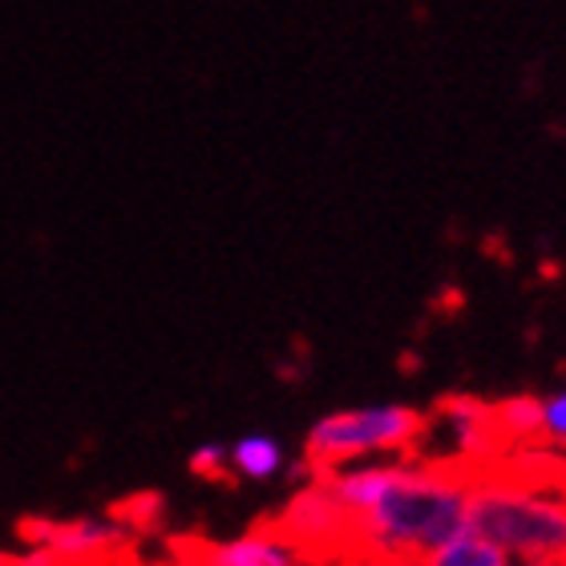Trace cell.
I'll list each match as a JSON object with an SVG mask.
<instances>
[{"label":"cell","instance_id":"1","mask_svg":"<svg viewBox=\"0 0 566 566\" xmlns=\"http://www.w3.org/2000/svg\"><path fill=\"white\" fill-rule=\"evenodd\" d=\"M482 465H470L461 458L449 461H405L401 478L385 490L368 514H356L360 538L368 555H401L424 558L437 546H446L453 534H461L465 522V497H470L473 473Z\"/></svg>","mask_w":566,"mask_h":566},{"label":"cell","instance_id":"2","mask_svg":"<svg viewBox=\"0 0 566 566\" xmlns=\"http://www.w3.org/2000/svg\"><path fill=\"white\" fill-rule=\"evenodd\" d=\"M470 531L522 563H566V494L502 478L482 465L465 497Z\"/></svg>","mask_w":566,"mask_h":566},{"label":"cell","instance_id":"3","mask_svg":"<svg viewBox=\"0 0 566 566\" xmlns=\"http://www.w3.org/2000/svg\"><path fill=\"white\" fill-rule=\"evenodd\" d=\"M433 417L413 405H360V409H336L319 417L304 437V458L292 473L304 482H316L324 473L344 470L360 458H385V453H413L429 437Z\"/></svg>","mask_w":566,"mask_h":566},{"label":"cell","instance_id":"4","mask_svg":"<svg viewBox=\"0 0 566 566\" xmlns=\"http://www.w3.org/2000/svg\"><path fill=\"white\" fill-rule=\"evenodd\" d=\"M17 534H21V543L36 546V551L77 558V563L102 558L126 543V526L114 518H41V514H29L17 522Z\"/></svg>","mask_w":566,"mask_h":566},{"label":"cell","instance_id":"5","mask_svg":"<svg viewBox=\"0 0 566 566\" xmlns=\"http://www.w3.org/2000/svg\"><path fill=\"white\" fill-rule=\"evenodd\" d=\"M433 413L449 424L453 433V446H458V458L470 461V465H485V458H494L502 446V433H497L494 421V405L482 401V397H470V392H449L433 405Z\"/></svg>","mask_w":566,"mask_h":566},{"label":"cell","instance_id":"6","mask_svg":"<svg viewBox=\"0 0 566 566\" xmlns=\"http://www.w3.org/2000/svg\"><path fill=\"white\" fill-rule=\"evenodd\" d=\"M199 566H300L295 551L280 543L275 534L255 526L251 534L235 538V543H199Z\"/></svg>","mask_w":566,"mask_h":566},{"label":"cell","instance_id":"7","mask_svg":"<svg viewBox=\"0 0 566 566\" xmlns=\"http://www.w3.org/2000/svg\"><path fill=\"white\" fill-rule=\"evenodd\" d=\"M421 563L424 566H514L502 546H494L490 538L470 531V526L461 534H453L446 546H437L433 555H424Z\"/></svg>","mask_w":566,"mask_h":566},{"label":"cell","instance_id":"8","mask_svg":"<svg viewBox=\"0 0 566 566\" xmlns=\"http://www.w3.org/2000/svg\"><path fill=\"white\" fill-rule=\"evenodd\" d=\"M494 421L502 433V446H522L543 437V397L534 392H518L506 401H494Z\"/></svg>","mask_w":566,"mask_h":566},{"label":"cell","instance_id":"9","mask_svg":"<svg viewBox=\"0 0 566 566\" xmlns=\"http://www.w3.org/2000/svg\"><path fill=\"white\" fill-rule=\"evenodd\" d=\"M231 470H235V478H248V482H268L283 470V446L268 433L239 437L231 446Z\"/></svg>","mask_w":566,"mask_h":566},{"label":"cell","instance_id":"10","mask_svg":"<svg viewBox=\"0 0 566 566\" xmlns=\"http://www.w3.org/2000/svg\"><path fill=\"white\" fill-rule=\"evenodd\" d=\"M187 470L202 482H214V485H235V470H231V449L219 446V441H207L190 453Z\"/></svg>","mask_w":566,"mask_h":566},{"label":"cell","instance_id":"11","mask_svg":"<svg viewBox=\"0 0 566 566\" xmlns=\"http://www.w3.org/2000/svg\"><path fill=\"white\" fill-rule=\"evenodd\" d=\"M158 510H163V497L138 494L134 502H122V506L114 510V522H122L126 531H150L154 518H158Z\"/></svg>","mask_w":566,"mask_h":566},{"label":"cell","instance_id":"12","mask_svg":"<svg viewBox=\"0 0 566 566\" xmlns=\"http://www.w3.org/2000/svg\"><path fill=\"white\" fill-rule=\"evenodd\" d=\"M543 437L566 446V389L543 401Z\"/></svg>","mask_w":566,"mask_h":566},{"label":"cell","instance_id":"13","mask_svg":"<svg viewBox=\"0 0 566 566\" xmlns=\"http://www.w3.org/2000/svg\"><path fill=\"white\" fill-rule=\"evenodd\" d=\"M353 566H424L421 558H401V555H368Z\"/></svg>","mask_w":566,"mask_h":566},{"label":"cell","instance_id":"14","mask_svg":"<svg viewBox=\"0 0 566 566\" xmlns=\"http://www.w3.org/2000/svg\"><path fill=\"white\" fill-rule=\"evenodd\" d=\"M522 566H566V563H522Z\"/></svg>","mask_w":566,"mask_h":566}]
</instances>
